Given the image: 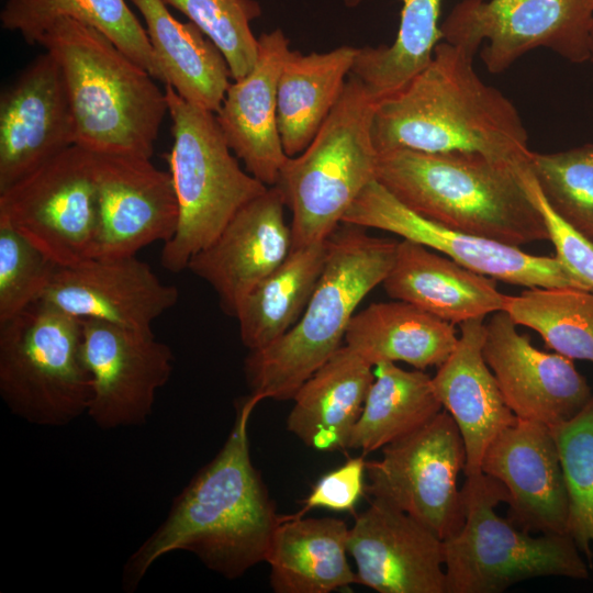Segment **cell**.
<instances>
[{"instance_id":"cell-1","label":"cell","mask_w":593,"mask_h":593,"mask_svg":"<svg viewBox=\"0 0 593 593\" xmlns=\"http://www.w3.org/2000/svg\"><path fill=\"white\" fill-rule=\"evenodd\" d=\"M259 400L236 407L234 425L217 455L174 500L163 524L128 558L123 586L133 591L149 567L175 551L194 553L210 570L236 579L259 562L281 517L249 452L248 422Z\"/></svg>"},{"instance_id":"cell-2","label":"cell","mask_w":593,"mask_h":593,"mask_svg":"<svg viewBox=\"0 0 593 593\" xmlns=\"http://www.w3.org/2000/svg\"><path fill=\"white\" fill-rule=\"evenodd\" d=\"M473 53L439 42L432 60L380 99L372 121L378 153L468 152L530 170L528 134L515 105L484 83Z\"/></svg>"},{"instance_id":"cell-3","label":"cell","mask_w":593,"mask_h":593,"mask_svg":"<svg viewBox=\"0 0 593 593\" xmlns=\"http://www.w3.org/2000/svg\"><path fill=\"white\" fill-rule=\"evenodd\" d=\"M376 179L449 228L516 247L549 239L530 170L478 153L400 148L378 154Z\"/></svg>"},{"instance_id":"cell-4","label":"cell","mask_w":593,"mask_h":593,"mask_svg":"<svg viewBox=\"0 0 593 593\" xmlns=\"http://www.w3.org/2000/svg\"><path fill=\"white\" fill-rule=\"evenodd\" d=\"M38 44L60 66L76 145L150 158L168 113L165 89L155 78L104 34L75 19L56 20Z\"/></svg>"},{"instance_id":"cell-5","label":"cell","mask_w":593,"mask_h":593,"mask_svg":"<svg viewBox=\"0 0 593 593\" xmlns=\"http://www.w3.org/2000/svg\"><path fill=\"white\" fill-rule=\"evenodd\" d=\"M342 223L327 239V256L299 321L272 344L249 351L244 370L251 395L292 400L298 389L343 345L357 306L389 273L398 240Z\"/></svg>"},{"instance_id":"cell-6","label":"cell","mask_w":593,"mask_h":593,"mask_svg":"<svg viewBox=\"0 0 593 593\" xmlns=\"http://www.w3.org/2000/svg\"><path fill=\"white\" fill-rule=\"evenodd\" d=\"M379 101L350 74L309 146L283 163L275 186L292 214V248L326 240L361 191L377 180L372 121Z\"/></svg>"},{"instance_id":"cell-7","label":"cell","mask_w":593,"mask_h":593,"mask_svg":"<svg viewBox=\"0 0 593 593\" xmlns=\"http://www.w3.org/2000/svg\"><path fill=\"white\" fill-rule=\"evenodd\" d=\"M165 92L174 138L165 157L179 221L175 235L163 246L160 265L170 272H181L268 186L240 167L214 112L188 102L168 85Z\"/></svg>"},{"instance_id":"cell-8","label":"cell","mask_w":593,"mask_h":593,"mask_svg":"<svg viewBox=\"0 0 593 593\" xmlns=\"http://www.w3.org/2000/svg\"><path fill=\"white\" fill-rule=\"evenodd\" d=\"M465 522L443 540L446 593H501L541 578H590L589 563L568 534H532L495 512L507 503L505 486L480 472L461 488Z\"/></svg>"},{"instance_id":"cell-9","label":"cell","mask_w":593,"mask_h":593,"mask_svg":"<svg viewBox=\"0 0 593 593\" xmlns=\"http://www.w3.org/2000/svg\"><path fill=\"white\" fill-rule=\"evenodd\" d=\"M81 320L45 301L0 322V395L10 412L64 426L88 412L91 376Z\"/></svg>"},{"instance_id":"cell-10","label":"cell","mask_w":593,"mask_h":593,"mask_svg":"<svg viewBox=\"0 0 593 593\" xmlns=\"http://www.w3.org/2000/svg\"><path fill=\"white\" fill-rule=\"evenodd\" d=\"M0 220L59 267L92 258L99 223L96 154L71 145L0 192Z\"/></svg>"},{"instance_id":"cell-11","label":"cell","mask_w":593,"mask_h":593,"mask_svg":"<svg viewBox=\"0 0 593 593\" xmlns=\"http://www.w3.org/2000/svg\"><path fill=\"white\" fill-rule=\"evenodd\" d=\"M593 8L586 0H461L440 25L443 41L480 56L501 74L544 47L581 64L591 59Z\"/></svg>"},{"instance_id":"cell-12","label":"cell","mask_w":593,"mask_h":593,"mask_svg":"<svg viewBox=\"0 0 593 593\" xmlns=\"http://www.w3.org/2000/svg\"><path fill=\"white\" fill-rule=\"evenodd\" d=\"M465 466L462 436L444 410L417 430L384 446L380 459L366 461L365 492L411 515L444 540L465 522L458 488Z\"/></svg>"},{"instance_id":"cell-13","label":"cell","mask_w":593,"mask_h":593,"mask_svg":"<svg viewBox=\"0 0 593 593\" xmlns=\"http://www.w3.org/2000/svg\"><path fill=\"white\" fill-rule=\"evenodd\" d=\"M343 223L376 228L432 248L461 266L525 288L593 289L556 256H536L519 247L456 231L409 209L377 180L354 201Z\"/></svg>"},{"instance_id":"cell-14","label":"cell","mask_w":593,"mask_h":593,"mask_svg":"<svg viewBox=\"0 0 593 593\" xmlns=\"http://www.w3.org/2000/svg\"><path fill=\"white\" fill-rule=\"evenodd\" d=\"M83 357L91 376L87 414L103 429L145 424L174 369L171 348L152 329L81 320Z\"/></svg>"},{"instance_id":"cell-15","label":"cell","mask_w":593,"mask_h":593,"mask_svg":"<svg viewBox=\"0 0 593 593\" xmlns=\"http://www.w3.org/2000/svg\"><path fill=\"white\" fill-rule=\"evenodd\" d=\"M96 154L99 223L92 258L134 256L175 235L179 206L169 171L150 158Z\"/></svg>"},{"instance_id":"cell-16","label":"cell","mask_w":593,"mask_h":593,"mask_svg":"<svg viewBox=\"0 0 593 593\" xmlns=\"http://www.w3.org/2000/svg\"><path fill=\"white\" fill-rule=\"evenodd\" d=\"M516 326L505 311L491 314L482 349L507 406L550 427L570 421L591 400L590 385L572 359L536 348Z\"/></svg>"},{"instance_id":"cell-17","label":"cell","mask_w":593,"mask_h":593,"mask_svg":"<svg viewBox=\"0 0 593 593\" xmlns=\"http://www.w3.org/2000/svg\"><path fill=\"white\" fill-rule=\"evenodd\" d=\"M76 144L75 123L60 66L37 56L0 98V192Z\"/></svg>"},{"instance_id":"cell-18","label":"cell","mask_w":593,"mask_h":593,"mask_svg":"<svg viewBox=\"0 0 593 593\" xmlns=\"http://www.w3.org/2000/svg\"><path fill=\"white\" fill-rule=\"evenodd\" d=\"M176 286L161 282L150 266L134 256L89 258L58 267L42 301L79 320L152 329L175 306Z\"/></svg>"},{"instance_id":"cell-19","label":"cell","mask_w":593,"mask_h":593,"mask_svg":"<svg viewBox=\"0 0 593 593\" xmlns=\"http://www.w3.org/2000/svg\"><path fill=\"white\" fill-rule=\"evenodd\" d=\"M348 553L357 583L380 593H446L444 546L433 530L381 501L356 516Z\"/></svg>"},{"instance_id":"cell-20","label":"cell","mask_w":593,"mask_h":593,"mask_svg":"<svg viewBox=\"0 0 593 593\" xmlns=\"http://www.w3.org/2000/svg\"><path fill=\"white\" fill-rule=\"evenodd\" d=\"M481 472L508 494V515L529 533L567 534L568 496L551 427L517 418L488 445Z\"/></svg>"},{"instance_id":"cell-21","label":"cell","mask_w":593,"mask_h":593,"mask_svg":"<svg viewBox=\"0 0 593 593\" xmlns=\"http://www.w3.org/2000/svg\"><path fill=\"white\" fill-rule=\"evenodd\" d=\"M286 203L276 186L245 204L220 235L197 253L187 269L208 282L227 315L292 249Z\"/></svg>"},{"instance_id":"cell-22","label":"cell","mask_w":593,"mask_h":593,"mask_svg":"<svg viewBox=\"0 0 593 593\" xmlns=\"http://www.w3.org/2000/svg\"><path fill=\"white\" fill-rule=\"evenodd\" d=\"M280 29L258 37L253 69L231 82L215 113L223 135L245 169L268 187L275 186L287 159L277 116V88L290 53Z\"/></svg>"},{"instance_id":"cell-23","label":"cell","mask_w":593,"mask_h":593,"mask_svg":"<svg viewBox=\"0 0 593 593\" xmlns=\"http://www.w3.org/2000/svg\"><path fill=\"white\" fill-rule=\"evenodd\" d=\"M460 325L457 345L432 377L435 392L456 422L466 449V477L481 472L488 445L517 421L507 406L496 379L483 356V318Z\"/></svg>"},{"instance_id":"cell-24","label":"cell","mask_w":593,"mask_h":593,"mask_svg":"<svg viewBox=\"0 0 593 593\" xmlns=\"http://www.w3.org/2000/svg\"><path fill=\"white\" fill-rule=\"evenodd\" d=\"M381 284L390 298L451 324L504 311L508 298L496 289L495 279L409 239L398 243L393 265Z\"/></svg>"},{"instance_id":"cell-25","label":"cell","mask_w":593,"mask_h":593,"mask_svg":"<svg viewBox=\"0 0 593 593\" xmlns=\"http://www.w3.org/2000/svg\"><path fill=\"white\" fill-rule=\"evenodd\" d=\"M372 368L343 345L293 395L288 430L312 449L347 450L374 380Z\"/></svg>"},{"instance_id":"cell-26","label":"cell","mask_w":593,"mask_h":593,"mask_svg":"<svg viewBox=\"0 0 593 593\" xmlns=\"http://www.w3.org/2000/svg\"><path fill=\"white\" fill-rule=\"evenodd\" d=\"M349 528L335 517L282 518L266 562L276 593H329L357 582L347 560Z\"/></svg>"},{"instance_id":"cell-27","label":"cell","mask_w":593,"mask_h":593,"mask_svg":"<svg viewBox=\"0 0 593 593\" xmlns=\"http://www.w3.org/2000/svg\"><path fill=\"white\" fill-rule=\"evenodd\" d=\"M168 85L184 100L216 113L232 78L215 44L192 22L177 20L161 0H132Z\"/></svg>"},{"instance_id":"cell-28","label":"cell","mask_w":593,"mask_h":593,"mask_svg":"<svg viewBox=\"0 0 593 593\" xmlns=\"http://www.w3.org/2000/svg\"><path fill=\"white\" fill-rule=\"evenodd\" d=\"M458 338L454 324L395 300L372 303L356 312L348 324L345 345L373 367L402 361L424 370L444 363Z\"/></svg>"},{"instance_id":"cell-29","label":"cell","mask_w":593,"mask_h":593,"mask_svg":"<svg viewBox=\"0 0 593 593\" xmlns=\"http://www.w3.org/2000/svg\"><path fill=\"white\" fill-rule=\"evenodd\" d=\"M358 53L340 46L326 53L290 51L277 88L278 128L287 156L302 153L338 102Z\"/></svg>"},{"instance_id":"cell-30","label":"cell","mask_w":593,"mask_h":593,"mask_svg":"<svg viewBox=\"0 0 593 593\" xmlns=\"http://www.w3.org/2000/svg\"><path fill=\"white\" fill-rule=\"evenodd\" d=\"M327 239L292 248L242 300L234 317L249 351L272 344L299 321L323 272Z\"/></svg>"},{"instance_id":"cell-31","label":"cell","mask_w":593,"mask_h":593,"mask_svg":"<svg viewBox=\"0 0 593 593\" xmlns=\"http://www.w3.org/2000/svg\"><path fill=\"white\" fill-rule=\"evenodd\" d=\"M374 367V380L348 444L362 456L417 430L443 411L432 377L423 370H404L389 361Z\"/></svg>"},{"instance_id":"cell-32","label":"cell","mask_w":593,"mask_h":593,"mask_svg":"<svg viewBox=\"0 0 593 593\" xmlns=\"http://www.w3.org/2000/svg\"><path fill=\"white\" fill-rule=\"evenodd\" d=\"M60 18L93 26L163 82L146 30L124 0H8L0 14L2 27L20 33L29 44H38L45 31Z\"/></svg>"},{"instance_id":"cell-33","label":"cell","mask_w":593,"mask_h":593,"mask_svg":"<svg viewBox=\"0 0 593 593\" xmlns=\"http://www.w3.org/2000/svg\"><path fill=\"white\" fill-rule=\"evenodd\" d=\"M394 42L361 47L351 69L380 99L398 91L425 68L443 41L438 25L441 0H402Z\"/></svg>"},{"instance_id":"cell-34","label":"cell","mask_w":593,"mask_h":593,"mask_svg":"<svg viewBox=\"0 0 593 593\" xmlns=\"http://www.w3.org/2000/svg\"><path fill=\"white\" fill-rule=\"evenodd\" d=\"M504 311L517 325L537 332L556 353L593 362L592 291L527 288L508 295Z\"/></svg>"},{"instance_id":"cell-35","label":"cell","mask_w":593,"mask_h":593,"mask_svg":"<svg viewBox=\"0 0 593 593\" xmlns=\"http://www.w3.org/2000/svg\"><path fill=\"white\" fill-rule=\"evenodd\" d=\"M551 430L568 496L567 534L593 567V395L578 415Z\"/></svg>"},{"instance_id":"cell-36","label":"cell","mask_w":593,"mask_h":593,"mask_svg":"<svg viewBox=\"0 0 593 593\" xmlns=\"http://www.w3.org/2000/svg\"><path fill=\"white\" fill-rule=\"evenodd\" d=\"M530 172L552 210L593 240V143L532 153Z\"/></svg>"},{"instance_id":"cell-37","label":"cell","mask_w":593,"mask_h":593,"mask_svg":"<svg viewBox=\"0 0 593 593\" xmlns=\"http://www.w3.org/2000/svg\"><path fill=\"white\" fill-rule=\"evenodd\" d=\"M183 13L221 51L233 80L246 76L258 56L250 22L261 14L256 0H161Z\"/></svg>"},{"instance_id":"cell-38","label":"cell","mask_w":593,"mask_h":593,"mask_svg":"<svg viewBox=\"0 0 593 593\" xmlns=\"http://www.w3.org/2000/svg\"><path fill=\"white\" fill-rule=\"evenodd\" d=\"M58 267L8 222L0 220V322L42 300Z\"/></svg>"},{"instance_id":"cell-39","label":"cell","mask_w":593,"mask_h":593,"mask_svg":"<svg viewBox=\"0 0 593 593\" xmlns=\"http://www.w3.org/2000/svg\"><path fill=\"white\" fill-rule=\"evenodd\" d=\"M366 460L363 456L347 460L344 465L322 475L304 500V506L295 516H303L314 507L336 512H351L365 493Z\"/></svg>"},{"instance_id":"cell-40","label":"cell","mask_w":593,"mask_h":593,"mask_svg":"<svg viewBox=\"0 0 593 593\" xmlns=\"http://www.w3.org/2000/svg\"><path fill=\"white\" fill-rule=\"evenodd\" d=\"M533 193L545 220L556 257L593 289V240L558 215L548 204L533 177Z\"/></svg>"},{"instance_id":"cell-41","label":"cell","mask_w":593,"mask_h":593,"mask_svg":"<svg viewBox=\"0 0 593 593\" xmlns=\"http://www.w3.org/2000/svg\"><path fill=\"white\" fill-rule=\"evenodd\" d=\"M591 61L593 63V24H592V30H591Z\"/></svg>"},{"instance_id":"cell-42","label":"cell","mask_w":593,"mask_h":593,"mask_svg":"<svg viewBox=\"0 0 593 593\" xmlns=\"http://www.w3.org/2000/svg\"><path fill=\"white\" fill-rule=\"evenodd\" d=\"M586 1H588V2L590 3V5L593 8V0H586Z\"/></svg>"}]
</instances>
